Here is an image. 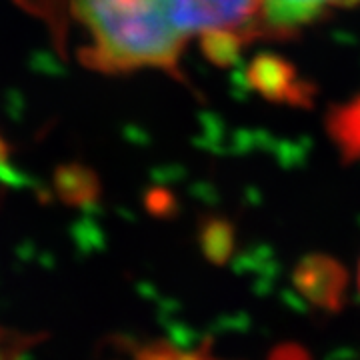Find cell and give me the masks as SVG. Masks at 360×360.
<instances>
[{"instance_id": "6da1fadb", "label": "cell", "mask_w": 360, "mask_h": 360, "mask_svg": "<svg viewBox=\"0 0 360 360\" xmlns=\"http://www.w3.org/2000/svg\"><path fill=\"white\" fill-rule=\"evenodd\" d=\"M70 16L89 32L80 63L96 72L120 75L141 68L179 72L186 40L142 0H70Z\"/></svg>"}, {"instance_id": "7a4b0ae2", "label": "cell", "mask_w": 360, "mask_h": 360, "mask_svg": "<svg viewBox=\"0 0 360 360\" xmlns=\"http://www.w3.org/2000/svg\"><path fill=\"white\" fill-rule=\"evenodd\" d=\"M184 39L196 34L210 60L229 65L246 42L269 34L264 0H142Z\"/></svg>"}, {"instance_id": "3957f363", "label": "cell", "mask_w": 360, "mask_h": 360, "mask_svg": "<svg viewBox=\"0 0 360 360\" xmlns=\"http://www.w3.org/2000/svg\"><path fill=\"white\" fill-rule=\"evenodd\" d=\"M295 283L310 304L328 312L340 310L347 295V270L335 258L312 255L295 272Z\"/></svg>"}, {"instance_id": "277c9868", "label": "cell", "mask_w": 360, "mask_h": 360, "mask_svg": "<svg viewBox=\"0 0 360 360\" xmlns=\"http://www.w3.org/2000/svg\"><path fill=\"white\" fill-rule=\"evenodd\" d=\"M336 4H347V0H264L266 32L288 34Z\"/></svg>"}, {"instance_id": "5b68a950", "label": "cell", "mask_w": 360, "mask_h": 360, "mask_svg": "<svg viewBox=\"0 0 360 360\" xmlns=\"http://www.w3.org/2000/svg\"><path fill=\"white\" fill-rule=\"evenodd\" d=\"M328 132L345 160L360 158V96L328 116Z\"/></svg>"}, {"instance_id": "8992f818", "label": "cell", "mask_w": 360, "mask_h": 360, "mask_svg": "<svg viewBox=\"0 0 360 360\" xmlns=\"http://www.w3.org/2000/svg\"><path fill=\"white\" fill-rule=\"evenodd\" d=\"M200 245L212 262L222 264L234 248V229L226 220L208 219L200 231Z\"/></svg>"}, {"instance_id": "52a82bcc", "label": "cell", "mask_w": 360, "mask_h": 360, "mask_svg": "<svg viewBox=\"0 0 360 360\" xmlns=\"http://www.w3.org/2000/svg\"><path fill=\"white\" fill-rule=\"evenodd\" d=\"M39 347V338L0 321V360H30L32 350Z\"/></svg>"}, {"instance_id": "ba28073f", "label": "cell", "mask_w": 360, "mask_h": 360, "mask_svg": "<svg viewBox=\"0 0 360 360\" xmlns=\"http://www.w3.org/2000/svg\"><path fill=\"white\" fill-rule=\"evenodd\" d=\"M122 360H219L210 356L208 350H198V352H182L179 348L165 345V342H153V345H142V347L132 348L130 359Z\"/></svg>"}, {"instance_id": "9c48e42d", "label": "cell", "mask_w": 360, "mask_h": 360, "mask_svg": "<svg viewBox=\"0 0 360 360\" xmlns=\"http://www.w3.org/2000/svg\"><path fill=\"white\" fill-rule=\"evenodd\" d=\"M269 360H310L307 350L298 345H281L272 350Z\"/></svg>"}, {"instance_id": "30bf717a", "label": "cell", "mask_w": 360, "mask_h": 360, "mask_svg": "<svg viewBox=\"0 0 360 360\" xmlns=\"http://www.w3.org/2000/svg\"><path fill=\"white\" fill-rule=\"evenodd\" d=\"M6 153V146H4V142H2V139H0V156Z\"/></svg>"}, {"instance_id": "8fae6325", "label": "cell", "mask_w": 360, "mask_h": 360, "mask_svg": "<svg viewBox=\"0 0 360 360\" xmlns=\"http://www.w3.org/2000/svg\"><path fill=\"white\" fill-rule=\"evenodd\" d=\"M354 2H360V0H347V4H354Z\"/></svg>"}]
</instances>
